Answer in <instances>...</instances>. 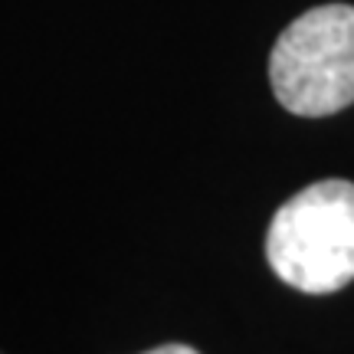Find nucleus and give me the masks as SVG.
Masks as SVG:
<instances>
[{
	"instance_id": "3",
	"label": "nucleus",
	"mask_w": 354,
	"mask_h": 354,
	"mask_svg": "<svg viewBox=\"0 0 354 354\" xmlns=\"http://www.w3.org/2000/svg\"><path fill=\"white\" fill-rule=\"evenodd\" d=\"M141 354H201L197 348H190V344H158L151 351H141Z\"/></svg>"
},
{
	"instance_id": "1",
	"label": "nucleus",
	"mask_w": 354,
	"mask_h": 354,
	"mask_svg": "<svg viewBox=\"0 0 354 354\" xmlns=\"http://www.w3.org/2000/svg\"><path fill=\"white\" fill-rule=\"evenodd\" d=\"M266 259L286 286L331 295L354 279V184L318 180L276 210Z\"/></svg>"
},
{
	"instance_id": "2",
	"label": "nucleus",
	"mask_w": 354,
	"mask_h": 354,
	"mask_svg": "<svg viewBox=\"0 0 354 354\" xmlns=\"http://www.w3.org/2000/svg\"><path fill=\"white\" fill-rule=\"evenodd\" d=\"M279 105L302 118H325L354 102V7H312L279 33L269 56Z\"/></svg>"
}]
</instances>
